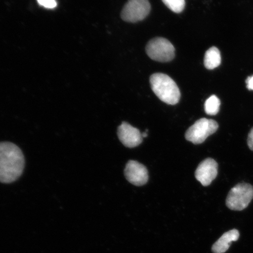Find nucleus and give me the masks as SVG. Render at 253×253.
<instances>
[{"label": "nucleus", "instance_id": "1", "mask_svg": "<svg viewBox=\"0 0 253 253\" xmlns=\"http://www.w3.org/2000/svg\"><path fill=\"white\" fill-rule=\"evenodd\" d=\"M25 159L17 145L9 142H0V182L10 183L23 172Z\"/></svg>", "mask_w": 253, "mask_h": 253}, {"label": "nucleus", "instance_id": "2", "mask_svg": "<svg viewBox=\"0 0 253 253\" xmlns=\"http://www.w3.org/2000/svg\"><path fill=\"white\" fill-rule=\"evenodd\" d=\"M150 82L152 90L163 102L170 105L178 103L181 92L175 81L169 76L157 73L151 76Z\"/></svg>", "mask_w": 253, "mask_h": 253}, {"label": "nucleus", "instance_id": "3", "mask_svg": "<svg viewBox=\"0 0 253 253\" xmlns=\"http://www.w3.org/2000/svg\"><path fill=\"white\" fill-rule=\"evenodd\" d=\"M253 198V187L241 183L230 190L226 199V205L233 211H243L248 207Z\"/></svg>", "mask_w": 253, "mask_h": 253}, {"label": "nucleus", "instance_id": "4", "mask_svg": "<svg viewBox=\"0 0 253 253\" xmlns=\"http://www.w3.org/2000/svg\"><path fill=\"white\" fill-rule=\"evenodd\" d=\"M175 51L172 44L169 40L161 37L151 40L146 46L148 56L154 61L160 62L171 61L175 57Z\"/></svg>", "mask_w": 253, "mask_h": 253}, {"label": "nucleus", "instance_id": "5", "mask_svg": "<svg viewBox=\"0 0 253 253\" xmlns=\"http://www.w3.org/2000/svg\"><path fill=\"white\" fill-rule=\"evenodd\" d=\"M219 125L213 120L202 118L198 120L186 131L185 138L194 144L203 143L209 136L217 130Z\"/></svg>", "mask_w": 253, "mask_h": 253}, {"label": "nucleus", "instance_id": "6", "mask_svg": "<svg viewBox=\"0 0 253 253\" xmlns=\"http://www.w3.org/2000/svg\"><path fill=\"white\" fill-rule=\"evenodd\" d=\"M150 10L148 0H128L123 9L121 17L128 23H137L146 18Z\"/></svg>", "mask_w": 253, "mask_h": 253}, {"label": "nucleus", "instance_id": "7", "mask_svg": "<svg viewBox=\"0 0 253 253\" xmlns=\"http://www.w3.org/2000/svg\"><path fill=\"white\" fill-rule=\"evenodd\" d=\"M125 175L129 182L135 186L146 184L148 172L146 167L135 161H129L126 164Z\"/></svg>", "mask_w": 253, "mask_h": 253}, {"label": "nucleus", "instance_id": "8", "mask_svg": "<svg viewBox=\"0 0 253 253\" xmlns=\"http://www.w3.org/2000/svg\"><path fill=\"white\" fill-rule=\"evenodd\" d=\"M218 164L212 158H207L199 164L195 171L196 179L204 186L211 184L216 178Z\"/></svg>", "mask_w": 253, "mask_h": 253}, {"label": "nucleus", "instance_id": "9", "mask_svg": "<svg viewBox=\"0 0 253 253\" xmlns=\"http://www.w3.org/2000/svg\"><path fill=\"white\" fill-rule=\"evenodd\" d=\"M118 134L119 140L126 147H137L142 141L140 130L126 122H123L119 126Z\"/></svg>", "mask_w": 253, "mask_h": 253}, {"label": "nucleus", "instance_id": "10", "mask_svg": "<svg viewBox=\"0 0 253 253\" xmlns=\"http://www.w3.org/2000/svg\"><path fill=\"white\" fill-rule=\"evenodd\" d=\"M240 233L237 229H233L224 233L212 246L214 253H224L230 248L231 243L239 239Z\"/></svg>", "mask_w": 253, "mask_h": 253}, {"label": "nucleus", "instance_id": "11", "mask_svg": "<svg viewBox=\"0 0 253 253\" xmlns=\"http://www.w3.org/2000/svg\"><path fill=\"white\" fill-rule=\"evenodd\" d=\"M221 55L216 47H211L205 53L204 65L209 70H212L220 65Z\"/></svg>", "mask_w": 253, "mask_h": 253}, {"label": "nucleus", "instance_id": "12", "mask_svg": "<svg viewBox=\"0 0 253 253\" xmlns=\"http://www.w3.org/2000/svg\"><path fill=\"white\" fill-rule=\"evenodd\" d=\"M220 101L216 96L213 95L208 98L205 103V110L208 115L214 116L219 112Z\"/></svg>", "mask_w": 253, "mask_h": 253}, {"label": "nucleus", "instance_id": "13", "mask_svg": "<svg viewBox=\"0 0 253 253\" xmlns=\"http://www.w3.org/2000/svg\"><path fill=\"white\" fill-rule=\"evenodd\" d=\"M168 8L175 13H181L184 9L185 0H162Z\"/></svg>", "mask_w": 253, "mask_h": 253}, {"label": "nucleus", "instance_id": "14", "mask_svg": "<svg viewBox=\"0 0 253 253\" xmlns=\"http://www.w3.org/2000/svg\"><path fill=\"white\" fill-rule=\"evenodd\" d=\"M39 4L48 9L55 8L57 6L56 0H37Z\"/></svg>", "mask_w": 253, "mask_h": 253}, {"label": "nucleus", "instance_id": "15", "mask_svg": "<svg viewBox=\"0 0 253 253\" xmlns=\"http://www.w3.org/2000/svg\"><path fill=\"white\" fill-rule=\"evenodd\" d=\"M248 144L250 149L253 151V128H252L249 134Z\"/></svg>", "mask_w": 253, "mask_h": 253}, {"label": "nucleus", "instance_id": "16", "mask_svg": "<svg viewBox=\"0 0 253 253\" xmlns=\"http://www.w3.org/2000/svg\"><path fill=\"white\" fill-rule=\"evenodd\" d=\"M246 84L248 89L253 90V76L247 79Z\"/></svg>", "mask_w": 253, "mask_h": 253}, {"label": "nucleus", "instance_id": "17", "mask_svg": "<svg viewBox=\"0 0 253 253\" xmlns=\"http://www.w3.org/2000/svg\"><path fill=\"white\" fill-rule=\"evenodd\" d=\"M147 132H148V129H147L146 131L143 132V133H141L142 138L147 137V136H148Z\"/></svg>", "mask_w": 253, "mask_h": 253}]
</instances>
